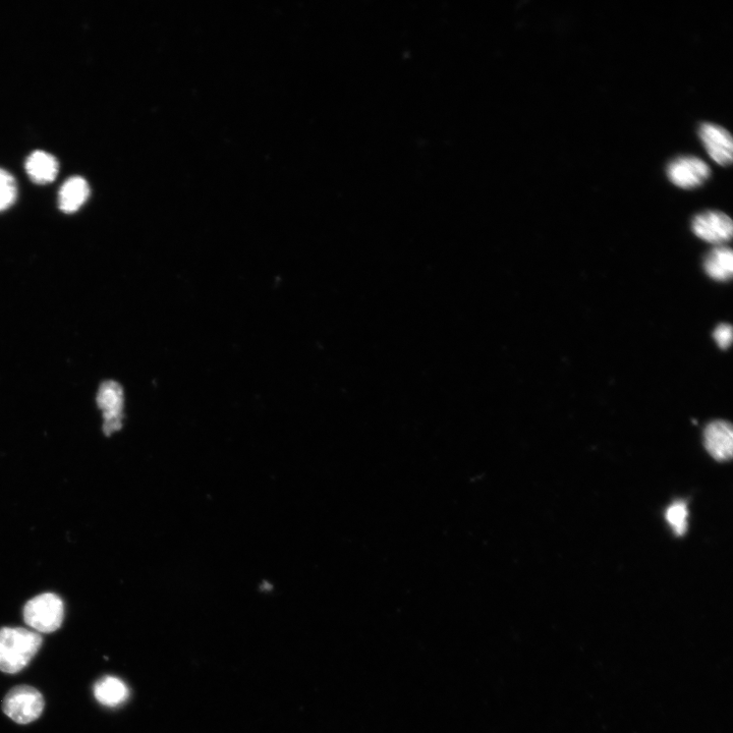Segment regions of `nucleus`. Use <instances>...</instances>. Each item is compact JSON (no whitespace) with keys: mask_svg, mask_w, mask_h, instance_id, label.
I'll return each mask as SVG.
<instances>
[{"mask_svg":"<svg viewBox=\"0 0 733 733\" xmlns=\"http://www.w3.org/2000/svg\"><path fill=\"white\" fill-rule=\"evenodd\" d=\"M25 624L38 634H51L61 629L65 604L59 595L44 593L29 600L23 609Z\"/></svg>","mask_w":733,"mask_h":733,"instance_id":"f03ea898","label":"nucleus"},{"mask_svg":"<svg viewBox=\"0 0 733 733\" xmlns=\"http://www.w3.org/2000/svg\"><path fill=\"white\" fill-rule=\"evenodd\" d=\"M692 229L699 239L721 245L731 239L733 224L730 217L723 212L706 211L694 218Z\"/></svg>","mask_w":733,"mask_h":733,"instance_id":"423d86ee","label":"nucleus"},{"mask_svg":"<svg viewBox=\"0 0 733 733\" xmlns=\"http://www.w3.org/2000/svg\"><path fill=\"white\" fill-rule=\"evenodd\" d=\"M26 171L34 183L45 185L58 176L59 162L49 153L35 151L27 159Z\"/></svg>","mask_w":733,"mask_h":733,"instance_id":"9d476101","label":"nucleus"},{"mask_svg":"<svg viewBox=\"0 0 733 733\" xmlns=\"http://www.w3.org/2000/svg\"><path fill=\"white\" fill-rule=\"evenodd\" d=\"M94 697L105 707L121 706L130 697V690L126 684L116 676H104L93 688Z\"/></svg>","mask_w":733,"mask_h":733,"instance_id":"1a4fd4ad","label":"nucleus"},{"mask_svg":"<svg viewBox=\"0 0 733 733\" xmlns=\"http://www.w3.org/2000/svg\"><path fill=\"white\" fill-rule=\"evenodd\" d=\"M705 446L708 453L719 462L731 459L733 449V431L728 422L710 423L704 433Z\"/></svg>","mask_w":733,"mask_h":733,"instance_id":"6e6552de","label":"nucleus"},{"mask_svg":"<svg viewBox=\"0 0 733 733\" xmlns=\"http://www.w3.org/2000/svg\"><path fill=\"white\" fill-rule=\"evenodd\" d=\"M43 644L40 634L24 629H0V671L16 674L24 670Z\"/></svg>","mask_w":733,"mask_h":733,"instance_id":"f257e3e1","label":"nucleus"},{"mask_svg":"<svg viewBox=\"0 0 733 733\" xmlns=\"http://www.w3.org/2000/svg\"><path fill=\"white\" fill-rule=\"evenodd\" d=\"M713 336L719 348L726 350L732 342V328L728 324H721L716 327Z\"/></svg>","mask_w":733,"mask_h":733,"instance_id":"2eb2a0df","label":"nucleus"},{"mask_svg":"<svg viewBox=\"0 0 733 733\" xmlns=\"http://www.w3.org/2000/svg\"><path fill=\"white\" fill-rule=\"evenodd\" d=\"M97 405L103 414V432L110 436L123 427L124 391L115 381L104 382L98 391Z\"/></svg>","mask_w":733,"mask_h":733,"instance_id":"20e7f679","label":"nucleus"},{"mask_svg":"<svg viewBox=\"0 0 733 733\" xmlns=\"http://www.w3.org/2000/svg\"><path fill=\"white\" fill-rule=\"evenodd\" d=\"M688 507L684 501H676L668 507L666 520L674 533L683 536L688 526Z\"/></svg>","mask_w":733,"mask_h":733,"instance_id":"ddd939ff","label":"nucleus"},{"mask_svg":"<svg viewBox=\"0 0 733 733\" xmlns=\"http://www.w3.org/2000/svg\"><path fill=\"white\" fill-rule=\"evenodd\" d=\"M706 273L714 280L727 281L733 274L732 251L726 247H718L711 251L704 262Z\"/></svg>","mask_w":733,"mask_h":733,"instance_id":"f8f14e48","label":"nucleus"},{"mask_svg":"<svg viewBox=\"0 0 733 733\" xmlns=\"http://www.w3.org/2000/svg\"><path fill=\"white\" fill-rule=\"evenodd\" d=\"M17 198V185L14 178L0 169V211L8 209Z\"/></svg>","mask_w":733,"mask_h":733,"instance_id":"4468645a","label":"nucleus"},{"mask_svg":"<svg viewBox=\"0 0 733 733\" xmlns=\"http://www.w3.org/2000/svg\"><path fill=\"white\" fill-rule=\"evenodd\" d=\"M710 176L709 165L694 156L676 158L667 167L669 181L682 189L698 188L707 182Z\"/></svg>","mask_w":733,"mask_h":733,"instance_id":"39448f33","label":"nucleus"},{"mask_svg":"<svg viewBox=\"0 0 733 733\" xmlns=\"http://www.w3.org/2000/svg\"><path fill=\"white\" fill-rule=\"evenodd\" d=\"M699 136L710 157L722 166L730 165L733 155L731 135L724 128L715 124H702Z\"/></svg>","mask_w":733,"mask_h":733,"instance_id":"0eeeda50","label":"nucleus"},{"mask_svg":"<svg viewBox=\"0 0 733 733\" xmlns=\"http://www.w3.org/2000/svg\"><path fill=\"white\" fill-rule=\"evenodd\" d=\"M45 708V699L36 688L20 685L12 688L2 704L3 712L18 724L26 725L39 719Z\"/></svg>","mask_w":733,"mask_h":733,"instance_id":"7ed1b4c3","label":"nucleus"},{"mask_svg":"<svg viewBox=\"0 0 733 733\" xmlns=\"http://www.w3.org/2000/svg\"><path fill=\"white\" fill-rule=\"evenodd\" d=\"M90 194L88 183L79 177L68 180L60 192V208L66 213L79 210Z\"/></svg>","mask_w":733,"mask_h":733,"instance_id":"9b49d317","label":"nucleus"}]
</instances>
